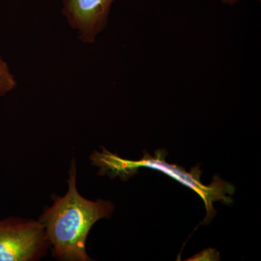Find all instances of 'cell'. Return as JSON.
I'll list each match as a JSON object with an SVG mask.
<instances>
[{
  "label": "cell",
  "mask_w": 261,
  "mask_h": 261,
  "mask_svg": "<svg viewBox=\"0 0 261 261\" xmlns=\"http://www.w3.org/2000/svg\"><path fill=\"white\" fill-rule=\"evenodd\" d=\"M16 87L15 76L6 62L0 57V96H4Z\"/></svg>",
  "instance_id": "cell-5"
},
{
  "label": "cell",
  "mask_w": 261,
  "mask_h": 261,
  "mask_svg": "<svg viewBox=\"0 0 261 261\" xmlns=\"http://www.w3.org/2000/svg\"><path fill=\"white\" fill-rule=\"evenodd\" d=\"M223 3L226 5H233L236 4L240 0H221Z\"/></svg>",
  "instance_id": "cell-6"
},
{
  "label": "cell",
  "mask_w": 261,
  "mask_h": 261,
  "mask_svg": "<svg viewBox=\"0 0 261 261\" xmlns=\"http://www.w3.org/2000/svg\"><path fill=\"white\" fill-rule=\"evenodd\" d=\"M49 243L40 221L0 220V261H29L43 256Z\"/></svg>",
  "instance_id": "cell-3"
},
{
  "label": "cell",
  "mask_w": 261,
  "mask_h": 261,
  "mask_svg": "<svg viewBox=\"0 0 261 261\" xmlns=\"http://www.w3.org/2000/svg\"><path fill=\"white\" fill-rule=\"evenodd\" d=\"M115 0H63V14L81 40L92 43L106 27Z\"/></svg>",
  "instance_id": "cell-4"
},
{
  "label": "cell",
  "mask_w": 261,
  "mask_h": 261,
  "mask_svg": "<svg viewBox=\"0 0 261 261\" xmlns=\"http://www.w3.org/2000/svg\"><path fill=\"white\" fill-rule=\"evenodd\" d=\"M102 150V152H94L91 160L94 165L99 168V171L107 173L111 177L128 178L135 174L139 168H149L161 171L193 190L205 203L207 214L205 219L202 221L205 224L210 222L216 214L213 206L214 202L222 201L226 204L232 202L231 196L234 192L232 185L223 181L219 177H216L211 185L206 186L200 181L202 172L199 167L192 168L191 172H187L183 168L166 162L165 161L166 153L163 150H158L154 157L145 154L143 159L138 161L123 159L116 154L111 153L106 149Z\"/></svg>",
  "instance_id": "cell-2"
},
{
  "label": "cell",
  "mask_w": 261,
  "mask_h": 261,
  "mask_svg": "<svg viewBox=\"0 0 261 261\" xmlns=\"http://www.w3.org/2000/svg\"><path fill=\"white\" fill-rule=\"evenodd\" d=\"M74 161L70 167L68 191L58 198L40 218L53 255L67 261H87L86 241L91 228L99 219L111 216L113 209L110 201L87 200L76 188Z\"/></svg>",
  "instance_id": "cell-1"
}]
</instances>
